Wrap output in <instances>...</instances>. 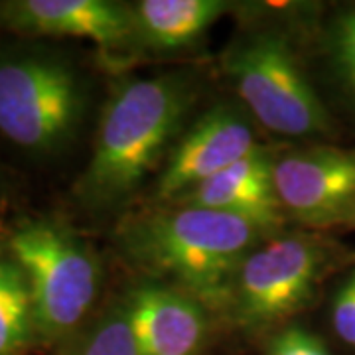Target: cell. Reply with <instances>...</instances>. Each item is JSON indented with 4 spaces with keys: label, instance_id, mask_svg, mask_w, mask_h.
<instances>
[{
    "label": "cell",
    "instance_id": "6da1fadb",
    "mask_svg": "<svg viewBox=\"0 0 355 355\" xmlns=\"http://www.w3.org/2000/svg\"><path fill=\"white\" fill-rule=\"evenodd\" d=\"M190 73L125 81L105 105L79 200L107 209L130 198L182 132L196 101Z\"/></svg>",
    "mask_w": 355,
    "mask_h": 355
},
{
    "label": "cell",
    "instance_id": "7a4b0ae2",
    "mask_svg": "<svg viewBox=\"0 0 355 355\" xmlns=\"http://www.w3.org/2000/svg\"><path fill=\"white\" fill-rule=\"evenodd\" d=\"M268 233L245 217L174 205L123 225L121 247L135 265L172 279L205 308L229 310L239 266Z\"/></svg>",
    "mask_w": 355,
    "mask_h": 355
},
{
    "label": "cell",
    "instance_id": "3957f363",
    "mask_svg": "<svg viewBox=\"0 0 355 355\" xmlns=\"http://www.w3.org/2000/svg\"><path fill=\"white\" fill-rule=\"evenodd\" d=\"M87 109L77 69L60 53H0V135L32 156L62 153L76 139Z\"/></svg>",
    "mask_w": 355,
    "mask_h": 355
},
{
    "label": "cell",
    "instance_id": "277c9868",
    "mask_svg": "<svg viewBox=\"0 0 355 355\" xmlns=\"http://www.w3.org/2000/svg\"><path fill=\"white\" fill-rule=\"evenodd\" d=\"M6 249L30 284L36 338L64 342L83 326L97 300L101 266L95 253L71 229L55 221L20 225Z\"/></svg>",
    "mask_w": 355,
    "mask_h": 355
},
{
    "label": "cell",
    "instance_id": "5b68a950",
    "mask_svg": "<svg viewBox=\"0 0 355 355\" xmlns=\"http://www.w3.org/2000/svg\"><path fill=\"white\" fill-rule=\"evenodd\" d=\"M223 67L247 111L266 130L291 139L331 130L330 113L282 34L265 30L241 36L225 51Z\"/></svg>",
    "mask_w": 355,
    "mask_h": 355
},
{
    "label": "cell",
    "instance_id": "8992f818",
    "mask_svg": "<svg viewBox=\"0 0 355 355\" xmlns=\"http://www.w3.org/2000/svg\"><path fill=\"white\" fill-rule=\"evenodd\" d=\"M330 253L312 235H280L259 243L237 270L231 314L247 330H265L302 310L322 280Z\"/></svg>",
    "mask_w": 355,
    "mask_h": 355
},
{
    "label": "cell",
    "instance_id": "52a82bcc",
    "mask_svg": "<svg viewBox=\"0 0 355 355\" xmlns=\"http://www.w3.org/2000/svg\"><path fill=\"white\" fill-rule=\"evenodd\" d=\"M284 209L310 227L355 225V150L308 148L275 160Z\"/></svg>",
    "mask_w": 355,
    "mask_h": 355
},
{
    "label": "cell",
    "instance_id": "ba28073f",
    "mask_svg": "<svg viewBox=\"0 0 355 355\" xmlns=\"http://www.w3.org/2000/svg\"><path fill=\"white\" fill-rule=\"evenodd\" d=\"M259 148L247 116L229 105L202 114L178 140L154 190V200L174 203L184 193L211 180Z\"/></svg>",
    "mask_w": 355,
    "mask_h": 355
},
{
    "label": "cell",
    "instance_id": "9c48e42d",
    "mask_svg": "<svg viewBox=\"0 0 355 355\" xmlns=\"http://www.w3.org/2000/svg\"><path fill=\"white\" fill-rule=\"evenodd\" d=\"M0 26L53 38H87L116 50L135 44L132 6L111 0H10L0 4Z\"/></svg>",
    "mask_w": 355,
    "mask_h": 355
},
{
    "label": "cell",
    "instance_id": "30bf717a",
    "mask_svg": "<svg viewBox=\"0 0 355 355\" xmlns=\"http://www.w3.org/2000/svg\"><path fill=\"white\" fill-rule=\"evenodd\" d=\"M123 304L140 355H200L207 314L188 292L144 282L128 292Z\"/></svg>",
    "mask_w": 355,
    "mask_h": 355
},
{
    "label": "cell",
    "instance_id": "8fae6325",
    "mask_svg": "<svg viewBox=\"0 0 355 355\" xmlns=\"http://www.w3.org/2000/svg\"><path fill=\"white\" fill-rule=\"evenodd\" d=\"M174 205L216 209L275 231L284 214L275 186V158L259 146L211 180L180 196Z\"/></svg>",
    "mask_w": 355,
    "mask_h": 355
},
{
    "label": "cell",
    "instance_id": "7c38bea8",
    "mask_svg": "<svg viewBox=\"0 0 355 355\" xmlns=\"http://www.w3.org/2000/svg\"><path fill=\"white\" fill-rule=\"evenodd\" d=\"M221 0H140L132 6L135 40L153 51L188 48L227 12Z\"/></svg>",
    "mask_w": 355,
    "mask_h": 355
},
{
    "label": "cell",
    "instance_id": "4fadbf2b",
    "mask_svg": "<svg viewBox=\"0 0 355 355\" xmlns=\"http://www.w3.org/2000/svg\"><path fill=\"white\" fill-rule=\"evenodd\" d=\"M36 338L32 292L22 266L0 254V355H18Z\"/></svg>",
    "mask_w": 355,
    "mask_h": 355
},
{
    "label": "cell",
    "instance_id": "5bb4252c",
    "mask_svg": "<svg viewBox=\"0 0 355 355\" xmlns=\"http://www.w3.org/2000/svg\"><path fill=\"white\" fill-rule=\"evenodd\" d=\"M62 355H140L125 304L109 306L65 338Z\"/></svg>",
    "mask_w": 355,
    "mask_h": 355
},
{
    "label": "cell",
    "instance_id": "9a60e30c",
    "mask_svg": "<svg viewBox=\"0 0 355 355\" xmlns=\"http://www.w3.org/2000/svg\"><path fill=\"white\" fill-rule=\"evenodd\" d=\"M331 55L345 85L355 95V10L340 16L334 26Z\"/></svg>",
    "mask_w": 355,
    "mask_h": 355
},
{
    "label": "cell",
    "instance_id": "2e32d148",
    "mask_svg": "<svg viewBox=\"0 0 355 355\" xmlns=\"http://www.w3.org/2000/svg\"><path fill=\"white\" fill-rule=\"evenodd\" d=\"M265 355H331V352L316 334L292 326L272 336Z\"/></svg>",
    "mask_w": 355,
    "mask_h": 355
},
{
    "label": "cell",
    "instance_id": "e0dca14e",
    "mask_svg": "<svg viewBox=\"0 0 355 355\" xmlns=\"http://www.w3.org/2000/svg\"><path fill=\"white\" fill-rule=\"evenodd\" d=\"M331 326L343 343L355 347V268L334 296Z\"/></svg>",
    "mask_w": 355,
    "mask_h": 355
}]
</instances>
